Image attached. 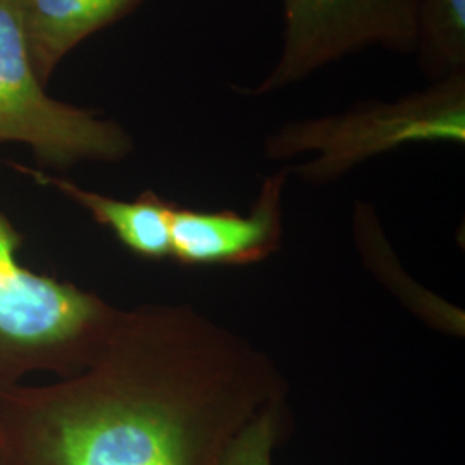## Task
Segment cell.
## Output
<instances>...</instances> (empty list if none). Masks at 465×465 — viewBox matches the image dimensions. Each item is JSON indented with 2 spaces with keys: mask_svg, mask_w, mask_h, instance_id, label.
Wrapping results in <instances>:
<instances>
[{
  "mask_svg": "<svg viewBox=\"0 0 465 465\" xmlns=\"http://www.w3.org/2000/svg\"><path fill=\"white\" fill-rule=\"evenodd\" d=\"M42 84L92 35L134 15L147 0H11Z\"/></svg>",
  "mask_w": 465,
  "mask_h": 465,
  "instance_id": "obj_7",
  "label": "cell"
},
{
  "mask_svg": "<svg viewBox=\"0 0 465 465\" xmlns=\"http://www.w3.org/2000/svg\"><path fill=\"white\" fill-rule=\"evenodd\" d=\"M26 390L52 465H221L284 382L238 332L190 305H152L124 312L84 371Z\"/></svg>",
  "mask_w": 465,
  "mask_h": 465,
  "instance_id": "obj_1",
  "label": "cell"
},
{
  "mask_svg": "<svg viewBox=\"0 0 465 465\" xmlns=\"http://www.w3.org/2000/svg\"><path fill=\"white\" fill-rule=\"evenodd\" d=\"M278 63L242 94L264 97L367 47L416 52L417 0H282Z\"/></svg>",
  "mask_w": 465,
  "mask_h": 465,
  "instance_id": "obj_5",
  "label": "cell"
},
{
  "mask_svg": "<svg viewBox=\"0 0 465 465\" xmlns=\"http://www.w3.org/2000/svg\"><path fill=\"white\" fill-rule=\"evenodd\" d=\"M36 183L52 186L67 199L76 202L86 213L107 228L134 253L147 259H163L171 255V202L161 199L153 192H143L136 199H113L86 190L64 178L52 176L44 171L19 167Z\"/></svg>",
  "mask_w": 465,
  "mask_h": 465,
  "instance_id": "obj_8",
  "label": "cell"
},
{
  "mask_svg": "<svg viewBox=\"0 0 465 465\" xmlns=\"http://www.w3.org/2000/svg\"><path fill=\"white\" fill-rule=\"evenodd\" d=\"M0 213V395L35 371L73 376L105 349L124 312L73 284L36 274Z\"/></svg>",
  "mask_w": 465,
  "mask_h": 465,
  "instance_id": "obj_2",
  "label": "cell"
},
{
  "mask_svg": "<svg viewBox=\"0 0 465 465\" xmlns=\"http://www.w3.org/2000/svg\"><path fill=\"white\" fill-rule=\"evenodd\" d=\"M282 431V400L262 409L232 438L221 465H272Z\"/></svg>",
  "mask_w": 465,
  "mask_h": 465,
  "instance_id": "obj_10",
  "label": "cell"
},
{
  "mask_svg": "<svg viewBox=\"0 0 465 465\" xmlns=\"http://www.w3.org/2000/svg\"><path fill=\"white\" fill-rule=\"evenodd\" d=\"M420 69L436 82L465 69V0H417Z\"/></svg>",
  "mask_w": 465,
  "mask_h": 465,
  "instance_id": "obj_9",
  "label": "cell"
},
{
  "mask_svg": "<svg viewBox=\"0 0 465 465\" xmlns=\"http://www.w3.org/2000/svg\"><path fill=\"white\" fill-rule=\"evenodd\" d=\"M290 167L267 176L249 214L171 205V255L184 266H245L278 252Z\"/></svg>",
  "mask_w": 465,
  "mask_h": 465,
  "instance_id": "obj_6",
  "label": "cell"
},
{
  "mask_svg": "<svg viewBox=\"0 0 465 465\" xmlns=\"http://www.w3.org/2000/svg\"><path fill=\"white\" fill-rule=\"evenodd\" d=\"M465 69L391 102L367 100L331 116L293 121L269 134L267 159L312 152L292 167L309 183H330L371 157L412 143H464Z\"/></svg>",
  "mask_w": 465,
  "mask_h": 465,
  "instance_id": "obj_3",
  "label": "cell"
},
{
  "mask_svg": "<svg viewBox=\"0 0 465 465\" xmlns=\"http://www.w3.org/2000/svg\"><path fill=\"white\" fill-rule=\"evenodd\" d=\"M35 71L16 9L0 0V142L30 147L44 166L119 163L134 150L130 134L97 111L52 99Z\"/></svg>",
  "mask_w": 465,
  "mask_h": 465,
  "instance_id": "obj_4",
  "label": "cell"
}]
</instances>
